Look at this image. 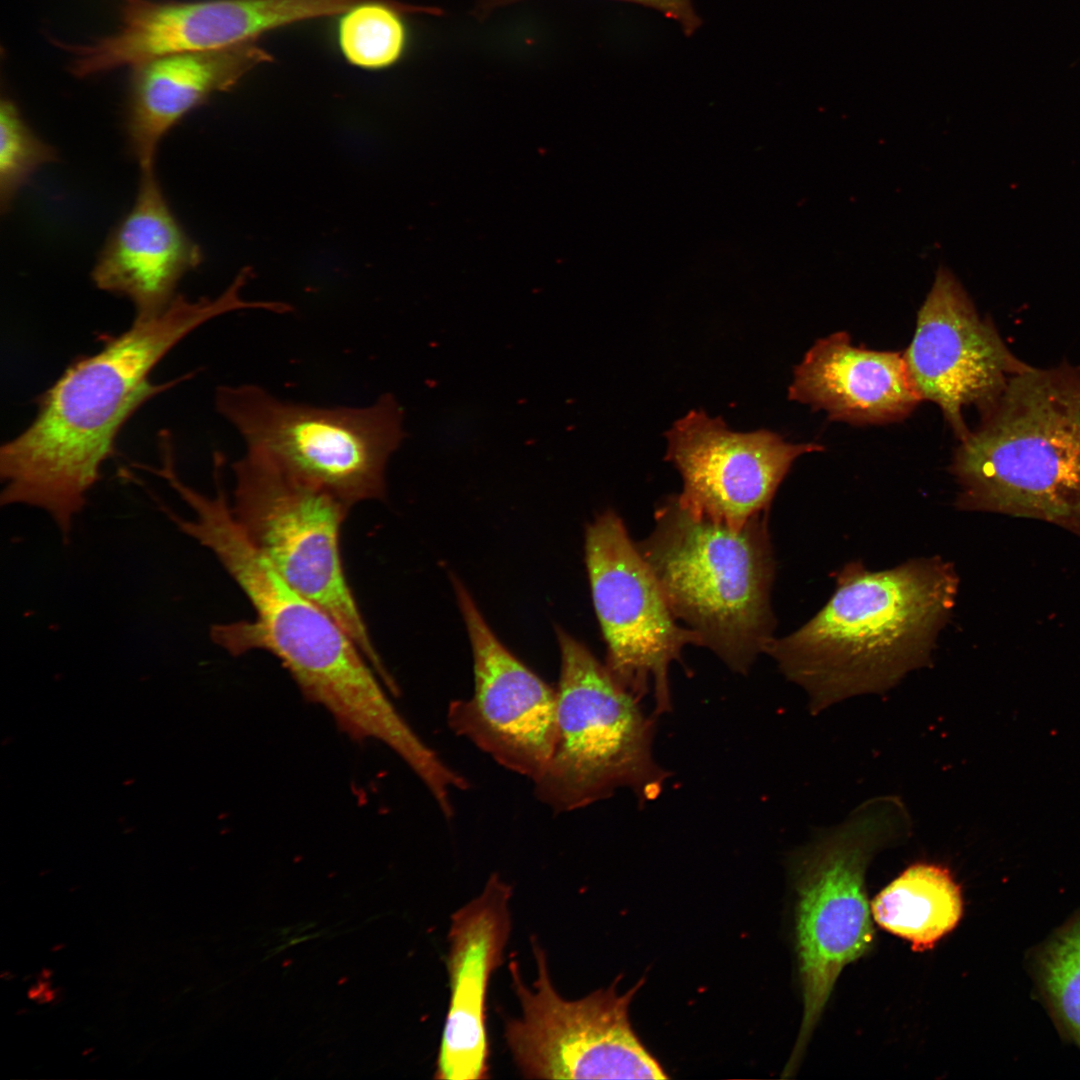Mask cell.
<instances>
[{
  "instance_id": "obj_17",
  "label": "cell",
  "mask_w": 1080,
  "mask_h": 1080,
  "mask_svg": "<svg viewBox=\"0 0 1080 1080\" xmlns=\"http://www.w3.org/2000/svg\"><path fill=\"white\" fill-rule=\"evenodd\" d=\"M203 261L169 206L153 167L142 168L133 205L113 228L91 272L95 286L125 297L135 319L163 312L182 278Z\"/></svg>"
},
{
  "instance_id": "obj_24",
  "label": "cell",
  "mask_w": 1080,
  "mask_h": 1080,
  "mask_svg": "<svg viewBox=\"0 0 1080 1080\" xmlns=\"http://www.w3.org/2000/svg\"><path fill=\"white\" fill-rule=\"evenodd\" d=\"M524 1V0H481L473 14L479 19H485L498 8ZM640 4L661 12L664 16L679 23L683 33L691 36L702 25V19L697 15L692 5V0H619Z\"/></svg>"
},
{
  "instance_id": "obj_21",
  "label": "cell",
  "mask_w": 1080,
  "mask_h": 1080,
  "mask_svg": "<svg viewBox=\"0 0 1080 1080\" xmlns=\"http://www.w3.org/2000/svg\"><path fill=\"white\" fill-rule=\"evenodd\" d=\"M439 15V9L392 0H364L343 12L337 28L339 48L352 65L366 70L392 66L407 45L406 13Z\"/></svg>"
},
{
  "instance_id": "obj_14",
  "label": "cell",
  "mask_w": 1080,
  "mask_h": 1080,
  "mask_svg": "<svg viewBox=\"0 0 1080 1080\" xmlns=\"http://www.w3.org/2000/svg\"><path fill=\"white\" fill-rule=\"evenodd\" d=\"M326 11L327 0H123L116 32L71 47L72 72L84 77L163 56L227 48L322 18Z\"/></svg>"
},
{
  "instance_id": "obj_10",
  "label": "cell",
  "mask_w": 1080,
  "mask_h": 1080,
  "mask_svg": "<svg viewBox=\"0 0 1080 1080\" xmlns=\"http://www.w3.org/2000/svg\"><path fill=\"white\" fill-rule=\"evenodd\" d=\"M531 946L537 978L526 986L519 964L509 962L521 1017L508 1018L504 1025L507 1046L525 1078H667L629 1020V1005L641 983L625 994L618 993L615 981L583 998L566 999L553 985L547 954L536 937Z\"/></svg>"
},
{
  "instance_id": "obj_15",
  "label": "cell",
  "mask_w": 1080,
  "mask_h": 1080,
  "mask_svg": "<svg viewBox=\"0 0 1080 1080\" xmlns=\"http://www.w3.org/2000/svg\"><path fill=\"white\" fill-rule=\"evenodd\" d=\"M665 460L681 474V502L692 512L743 527L769 511L781 482L803 454L823 450L793 444L769 430L735 432L721 417L692 410L665 433Z\"/></svg>"
},
{
  "instance_id": "obj_2",
  "label": "cell",
  "mask_w": 1080,
  "mask_h": 1080,
  "mask_svg": "<svg viewBox=\"0 0 1080 1080\" xmlns=\"http://www.w3.org/2000/svg\"><path fill=\"white\" fill-rule=\"evenodd\" d=\"M215 487L212 496L193 487L183 491L192 518L169 514L179 531L215 555L255 611L253 620L213 625L211 640L233 656L252 650L272 654L302 695L352 739L392 751L407 747L414 730L360 647L327 611L275 572L237 523L222 482Z\"/></svg>"
},
{
  "instance_id": "obj_19",
  "label": "cell",
  "mask_w": 1080,
  "mask_h": 1080,
  "mask_svg": "<svg viewBox=\"0 0 1080 1080\" xmlns=\"http://www.w3.org/2000/svg\"><path fill=\"white\" fill-rule=\"evenodd\" d=\"M270 61L271 55L255 39L217 50L163 56L133 67L125 131L140 169L154 166L159 144L190 111Z\"/></svg>"
},
{
  "instance_id": "obj_20",
  "label": "cell",
  "mask_w": 1080,
  "mask_h": 1080,
  "mask_svg": "<svg viewBox=\"0 0 1080 1080\" xmlns=\"http://www.w3.org/2000/svg\"><path fill=\"white\" fill-rule=\"evenodd\" d=\"M871 913L882 929L922 952L958 925L963 914L961 889L946 867L916 863L876 895Z\"/></svg>"
},
{
  "instance_id": "obj_16",
  "label": "cell",
  "mask_w": 1080,
  "mask_h": 1080,
  "mask_svg": "<svg viewBox=\"0 0 1080 1080\" xmlns=\"http://www.w3.org/2000/svg\"><path fill=\"white\" fill-rule=\"evenodd\" d=\"M512 892L511 885L493 873L482 892L451 916L446 958L450 995L436 1079L489 1078L486 1001L512 930Z\"/></svg>"
},
{
  "instance_id": "obj_22",
  "label": "cell",
  "mask_w": 1080,
  "mask_h": 1080,
  "mask_svg": "<svg viewBox=\"0 0 1080 1080\" xmlns=\"http://www.w3.org/2000/svg\"><path fill=\"white\" fill-rule=\"evenodd\" d=\"M1039 976L1058 1022L1080 1048V919L1045 947Z\"/></svg>"
},
{
  "instance_id": "obj_13",
  "label": "cell",
  "mask_w": 1080,
  "mask_h": 1080,
  "mask_svg": "<svg viewBox=\"0 0 1080 1080\" xmlns=\"http://www.w3.org/2000/svg\"><path fill=\"white\" fill-rule=\"evenodd\" d=\"M903 357L921 399L937 404L959 440L970 431L963 408L988 406L1025 366L945 266L936 272Z\"/></svg>"
},
{
  "instance_id": "obj_23",
  "label": "cell",
  "mask_w": 1080,
  "mask_h": 1080,
  "mask_svg": "<svg viewBox=\"0 0 1080 1080\" xmlns=\"http://www.w3.org/2000/svg\"><path fill=\"white\" fill-rule=\"evenodd\" d=\"M57 159L56 150L27 124L17 105L2 98L0 105V204L5 213L20 189L45 164Z\"/></svg>"
},
{
  "instance_id": "obj_11",
  "label": "cell",
  "mask_w": 1080,
  "mask_h": 1080,
  "mask_svg": "<svg viewBox=\"0 0 1080 1080\" xmlns=\"http://www.w3.org/2000/svg\"><path fill=\"white\" fill-rule=\"evenodd\" d=\"M585 557L606 667L639 699L652 691L655 712L670 711V666L686 646H702L700 636L679 624L615 512H604L588 527Z\"/></svg>"
},
{
  "instance_id": "obj_18",
  "label": "cell",
  "mask_w": 1080,
  "mask_h": 1080,
  "mask_svg": "<svg viewBox=\"0 0 1080 1080\" xmlns=\"http://www.w3.org/2000/svg\"><path fill=\"white\" fill-rule=\"evenodd\" d=\"M793 375L790 400L850 424L898 422L922 401L903 353L855 347L846 332L819 339Z\"/></svg>"
},
{
  "instance_id": "obj_12",
  "label": "cell",
  "mask_w": 1080,
  "mask_h": 1080,
  "mask_svg": "<svg viewBox=\"0 0 1080 1080\" xmlns=\"http://www.w3.org/2000/svg\"><path fill=\"white\" fill-rule=\"evenodd\" d=\"M458 602L474 659V691L451 702L449 728L502 767L534 782L557 733V690L511 654L486 624L460 582Z\"/></svg>"
},
{
  "instance_id": "obj_3",
  "label": "cell",
  "mask_w": 1080,
  "mask_h": 1080,
  "mask_svg": "<svg viewBox=\"0 0 1080 1080\" xmlns=\"http://www.w3.org/2000/svg\"><path fill=\"white\" fill-rule=\"evenodd\" d=\"M834 578L825 605L794 632L774 637L765 652L806 691L815 713L883 693L930 665L959 588L953 564L939 556L880 571L850 561Z\"/></svg>"
},
{
  "instance_id": "obj_1",
  "label": "cell",
  "mask_w": 1080,
  "mask_h": 1080,
  "mask_svg": "<svg viewBox=\"0 0 1080 1080\" xmlns=\"http://www.w3.org/2000/svg\"><path fill=\"white\" fill-rule=\"evenodd\" d=\"M236 276L218 296L177 297L160 314L134 319L118 335H102L97 352L75 359L36 400L32 422L0 449L2 506L47 513L67 541L88 495L134 413L185 380L154 383L150 374L185 337L219 316L254 309Z\"/></svg>"
},
{
  "instance_id": "obj_6",
  "label": "cell",
  "mask_w": 1080,
  "mask_h": 1080,
  "mask_svg": "<svg viewBox=\"0 0 1080 1080\" xmlns=\"http://www.w3.org/2000/svg\"><path fill=\"white\" fill-rule=\"evenodd\" d=\"M911 830L903 801L892 795L878 796L794 855L803 1017L785 1074L798 1066L843 968L872 947L874 929L865 889L869 862L882 848L907 838Z\"/></svg>"
},
{
  "instance_id": "obj_4",
  "label": "cell",
  "mask_w": 1080,
  "mask_h": 1080,
  "mask_svg": "<svg viewBox=\"0 0 1080 1080\" xmlns=\"http://www.w3.org/2000/svg\"><path fill=\"white\" fill-rule=\"evenodd\" d=\"M960 440L961 511L1032 518L1080 536V365L1025 364Z\"/></svg>"
},
{
  "instance_id": "obj_5",
  "label": "cell",
  "mask_w": 1080,
  "mask_h": 1080,
  "mask_svg": "<svg viewBox=\"0 0 1080 1080\" xmlns=\"http://www.w3.org/2000/svg\"><path fill=\"white\" fill-rule=\"evenodd\" d=\"M768 512L733 528L672 495L658 505L651 533L636 543L677 620L741 674L775 637Z\"/></svg>"
},
{
  "instance_id": "obj_8",
  "label": "cell",
  "mask_w": 1080,
  "mask_h": 1080,
  "mask_svg": "<svg viewBox=\"0 0 1080 1080\" xmlns=\"http://www.w3.org/2000/svg\"><path fill=\"white\" fill-rule=\"evenodd\" d=\"M218 413L246 450L324 489L352 508L386 495V468L406 434L392 394L363 407H322L280 399L256 384L217 388Z\"/></svg>"
},
{
  "instance_id": "obj_9",
  "label": "cell",
  "mask_w": 1080,
  "mask_h": 1080,
  "mask_svg": "<svg viewBox=\"0 0 1080 1080\" xmlns=\"http://www.w3.org/2000/svg\"><path fill=\"white\" fill-rule=\"evenodd\" d=\"M232 470L231 507L249 542L291 588L327 611L393 686L342 562L340 531L351 507L253 451Z\"/></svg>"
},
{
  "instance_id": "obj_7",
  "label": "cell",
  "mask_w": 1080,
  "mask_h": 1080,
  "mask_svg": "<svg viewBox=\"0 0 1080 1080\" xmlns=\"http://www.w3.org/2000/svg\"><path fill=\"white\" fill-rule=\"evenodd\" d=\"M561 671L557 733L550 759L533 782L537 798L558 813L587 807L621 788L656 799L667 772L653 755V721L640 700L579 641L559 629Z\"/></svg>"
}]
</instances>
